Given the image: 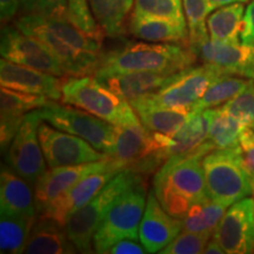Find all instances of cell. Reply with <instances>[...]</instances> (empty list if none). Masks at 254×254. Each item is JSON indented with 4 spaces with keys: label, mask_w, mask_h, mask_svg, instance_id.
Instances as JSON below:
<instances>
[{
    "label": "cell",
    "mask_w": 254,
    "mask_h": 254,
    "mask_svg": "<svg viewBox=\"0 0 254 254\" xmlns=\"http://www.w3.org/2000/svg\"><path fill=\"white\" fill-rule=\"evenodd\" d=\"M213 150L207 140L192 153L168 158L157 171L153 190L167 213L183 219L193 205L209 198L202 159Z\"/></svg>",
    "instance_id": "cell-1"
},
{
    "label": "cell",
    "mask_w": 254,
    "mask_h": 254,
    "mask_svg": "<svg viewBox=\"0 0 254 254\" xmlns=\"http://www.w3.org/2000/svg\"><path fill=\"white\" fill-rule=\"evenodd\" d=\"M196 59V56L186 45L131 43L118 50L101 53L99 67L94 77L100 80L127 72H180L193 66Z\"/></svg>",
    "instance_id": "cell-2"
},
{
    "label": "cell",
    "mask_w": 254,
    "mask_h": 254,
    "mask_svg": "<svg viewBox=\"0 0 254 254\" xmlns=\"http://www.w3.org/2000/svg\"><path fill=\"white\" fill-rule=\"evenodd\" d=\"M62 103L86 111L114 126L140 120L128 101L111 91L94 75H68L63 85Z\"/></svg>",
    "instance_id": "cell-3"
},
{
    "label": "cell",
    "mask_w": 254,
    "mask_h": 254,
    "mask_svg": "<svg viewBox=\"0 0 254 254\" xmlns=\"http://www.w3.org/2000/svg\"><path fill=\"white\" fill-rule=\"evenodd\" d=\"M141 178V174L128 168L122 170L88 204L69 215L66 220L65 230L67 232L69 240L77 247L78 252H94L92 250L93 237L111 206L120 194H123Z\"/></svg>",
    "instance_id": "cell-4"
},
{
    "label": "cell",
    "mask_w": 254,
    "mask_h": 254,
    "mask_svg": "<svg viewBox=\"0 0 254 254\" xmlns=\"http://www.w3.org/2000/svg\"><path fill=\"white\" fill-rule=\"evenodd\" d=\"M206 190L209 199L230 207L254 193L241 163L240 147L213 150L202 159Z\"/></svg>",
    "instance_id": "cell-5"
},
{
    "label": "cell",
    "mask_w": 254,
    "mask_h": 254,
    "mask_svg": "<svg viewBox=\"0 0 254 254\" xmlns=\"http://www.w3.org/2000/svg\"><path fill=\"white\" fill-rule=\"evenodd\" d=\"M146 202V189L141 178L111 206L93 237L94 252L107 253L120 240L138 239Z\"/></svg>",
    "instance_id": "cell-6"
},
{
    "label": "cell",
    "mask_w": 254,
    "mask_h": 254,
    "mask_svg": "<svg viewBox=\"0 0 254 254\" xmlns=\"http://www.w3.org/2000/svg\"><path fill=\"white\" fill-rule=\"evenodd\" d=\"M41 120L60 131L71 133L90 142L98 151L112 157L116 147L117 126L81 109L50 100L38 109Z\"/></svg>",
    "instance_id": "cell-7"
},
{
    "label": "cell",
    "mask_w": 254,
    "mask_h": 254,
    "mask_svg": "<svg viewBox=\"0 0 254 254\" xmlns=\"http://www.w3.org/2000/svg\"><path fill=\"white\" fill-rule=\"evenodd\" d=\"M222 74L225 72L212 64L204 63V65L200 66H190L178 72L166 86L146 97L161 106L190 112L209 85Z\"/></svg>",
    "instance_id": "cell-8"
},
{
    "label": "cell",
    "mask_w": 254,
    "mask_h": 254,
    "mask_svg": "<svg viewBox=\"0 0 254 254\" xmlns=\"http://www.w3.org/2000/svg\"><path fill=\"white\" fill-rule=\"evenodd\" d=\"M41 122L39 111L28 112L6 152L7 167L32 186L36 185L47 171V163L38 135Z\"/></svg>",
    "instance_id": "cell-9"
},
{
    "label": "cell",
    "mask_w": 254,
    "mask_h": 254,
    "mask_svg": "<svg viewBox=\"0 0 254 254\" xmlns=\"http://www.w3.org/2000/svg\"><path fill=\"white\" fill-rule=\"evenodd\" d=\"M15 27L27 36L37 38L51 50L65 69L66 74L72 77L94 75L99 67L100 56L75 49L53 32L43 26L34 14H23L15 20Z\"/></svg>",
    "instance_id": "cell-10"
},
{
    "label": "cell",
    "mask_w": 254,
    "mask_h": 254,
    "mask_svg": "<svg viewBox=\"0 0 254 254\" xmlns=\"http://www.w3.org/2000/svg\"><path fill=\"white\" fill-rule=\"evenodd\" d=\"M38 135L50 168L93 163L110 157L80 136L60 131L45 122L40 123Z\"/></svg>",
    "instance_id": "cell-11"
},
{
    "label": "cell",
    "mask_w": 254,
    "mask_h": 254,
    "mask_svg": "<svg viewBox=\"0 0 254 254\" xmlns=\"http://www.w3.org/2000/svg\"><path fill=\"white\" fill-rule=\"evenodd\" d=\"M1 57L57 77H68L62 64L45 44L37 38L27 36L15 26L1 28Z\"/></svg>",
    "instance_id": "cell-12"
},
{
    "label": "cell",
    "mask_w": 254,
    "mask_h": 254,
    "mask_svg": "<svg viewBox=\"0 0 254 254\" xmlns=\"http://www.w3.org/2000/svg\"><path fill=\"white\" fill-rule=\"evenodd\" d=\"M111 168H117V170L122 171V167L112 157L93 161V163L52 167L47 170L45 174L34 185V198H36L38 215L50 204H52L56 199L67 192L84 178L93 173L111 170Z\"/></svg>",
    "instance_id": "cell-13"
},
{
    "label": "cell",
    "mask_w": 254,
    "mask_h": 254,
    "mask_svg": "<svg viewBox=\"0 0 254 254\" xmlns=\"http://www.w3.org/2000/svg\"><path fill=\"white\" fill-rule=\"evenodd\" d=\"M213 237L227 254L254 252V198L240 200L228 207Z\"/></svg>",
    "instance_id": "cell-14"
},
{
    "label": "cell",
    "mask_w": 254,
    "mask_h": 254,
    "mask_svg": "<svg viewBox=\"0 0 254 254\" xmlns=\"http://www.w3.org/2000/svg\"><path fill=\"white\" fill-rule=\"evenodd\" d=\"M183 230V219L167 213L154 190H150L140 227L139 240L147 253H159Z\"/></svg>",
    "instance_id": "cell-15"
},
{
    "label": "cell",
    "mask_w": 254,
    "mask_h": 254,
    "mask_svg": "<svg viewBox=\"0 0 254 254\" xmlns=\"http://www.w3.org/2000/svg\"><path fill=\"white\" fill-rule=\"evenodd\" d=\"M66 78L19 65L5 58L0 60V84L12 90L45 95L51 100H62V90Z\"/></svg>",
    "instance_id": "cell-16"
},
{
    "label": "cell",
    "mask_w": 254,
    "mask_h": 254,
    "mask_svg": "<svg viewBox=\"0 0 254 254\" xmlns=\"http://www.w3.org/2000/svg\"><path fill=\"white\" fill-rule=\"evenodd\" d=\"M190 49L196 58L218 66L225 73L254 79V46L221 43L209 38Z\"/></svg>",
    "instance_id": "cell-17"
},
{
    "label": "cell",
    "mask_w": 254,
    "mask_h": 254,
    "mask_svg": "<svg viewBox=\"0 0 254 254\" xmlns=\"http://www.w3.org/2000/svg\"><path fill=\"white\" fill-rule=\"evenodd\" d=\"M45 95L27 93L1 86L0 90V142L1 152L8 150L25 117L50 103Z\"/></svg>",
    "instance_id": "cell-18"
},
{
    "label": "cell",
    "mask_w": 254,
    "mask_h": 254,
    "mask_svg": "<svg viewBox=\"0 0 254 254\" xmlns=\"http://www.w3.org/2000/svg\"><path fill=\"white\" fill-rule=\"evenodd\" d=\"M119 172L120 170L111 168V170L93 173L84 178L67 192L56 199L52 204L47 206L38 217L51 218L65 226L66 220L69 215L88 204L106 186V184Z\"/></svg>",
    "instance_id": "cell-19"
},
{
    "label": "cell",
    "mask_w": 254,
    "mask_h": 254,
    "mask_svg": "<svg viewBox=\"0 0 254 254\" xmlns=\"http://www.w3.org/2000/svg\"><path fill=\"white\" fill-rule=\"evenodd\" d=\"M177 73L173 71L127 72L105 77L100 81L124 100L131 101L166 86L173 80Z\"/></svg>",
    "instance_id": "cell-20"
},
{
    "label": "cell",
    "mask_w": 254,
    "mask_h": 254,
    "mask_svg": "<svg viewBox=\"0 0 254 254\" xmlns=\"http://www.w3.org/2000/svg\"><path fill=\"white\" fill-rule=\"evenodd\" d=\"M186 24L134 11L129 18L128 31L135 38L151 43H174L189 46L190 34Z\"/></svg>",
    "instance_id": "cell-21"
},
{
    "label": "cell",
    "mask_w": 254,
    "mask_h": 254,
    "mask_svg": "<svg viewBox=\"0 0 254 254\" xmlns=\"http://www.w3.org/2000/svg\"><path fill=\"white\" fill-rule=\"evenodd\" d=\"M0 214L38 218L32 185L9 167H2L0 174Z\"/></svg>",
    "instance_id": "cell-22"
},
{
    "label": "cell",
    "mask_w": 254,
    "mask_h": 254,
    "mask_svg": "<svg viewBox=\"0 0 254 254\" xmlns=\"http://www.w3.org/2000/svg\"><path fill=\"white\" fill-rule=\"evenodd\" d=\"M77 252V247L69 240L65 226L46 217H38L24 249V253L27 254H69Z\"/></svg>",
    "instance_id": "cell-23"
},
{
    "label": "cell",
    "mask_w": 254,
    "mask_h": 254,
    "mask_svg": "<svg viewBox=\"0 0 254 254\" xmlns=\"http://www.w3.org/2000/svg\"><path fill=\"white\" fill-rule=\"evenodd\" d=\"M128 103L146 128L170 138L179 131L190 116L189 111L161 106L151 101L146 95Z\"/></svg>",
    "instance_id": "cell-24"
},
{
    "label": "cell",
    "mask_w": 254,
    "mask_h": 254,
    "mask_svg": "<svg viewBox=\"0 0 254 254\" xmlns=\"http://www.w3.org/2000/svg\"><path fill=\"white\" fill-rule=\"evenodd\" d=\"M209 128V110L190 112L189 118L179 131L170 139L164 150L165 159L173 155L190 154L207 141Z\"/></svg>",
    "instance_id": "cell-25"
},
{
    "label": "cell",
    "mask_w": 254,
    "mask_h": 254,
    "mask_svg": "<svg viewBox=\"0 0 254 254\" xmlns=\"http://www.w3.org/2000/svg\"><path fill=\"white\" fill-rule=\"evenodd\" d=\"M134 0H88L92 14L106 36L125 34L126 23Z\"/></svg>",
    "instance_id": "cell-26"
},
{
    "label": "cell",
    "mask_w": 254,
    "mask_h": 254,
    "mask_svg": "<svg viewBox=\"0 0 254 254\" xmlns=\"http://www.w3.org/2000/svg\"><path fill=\"white\" fill-rule=\"evenodd\" d=\"M245 13L243 2L222 6L207 18V30L212 40L240 44L241 26Z\"/></svg>",
    "instance_id": "cell-27"
},
{
    "label": "cell",
    "mask_w": 254,
    "mask_h": 254,
    "mask_svg": "<svg viewBox=\"0 0 254 254\" xmlns=\"http://www.w3.org/2000/svg\"><path fill=\"white\" fill-rule=\"evenodd\" d=\"M245 124L221 109L209 110V128L207 140L215 150H225L239 146L240 135L246 128Z\"/></svg>",
    "instance_id": "cell-28"
},
{
    "label": "cell",
    "mask_w": 254,
    "mask_h": 254,
    "mask_svg": "<svg viewBox=\"0 0 254 254\" xmlns=\"http://www.w3.org/2000/svg\"><path fill=\"white\" fill-rule=\"evenodd\" d=\"M37 219L19 214H0V252L2 254L24 253Z\"/></svg>",
    "instance_id": "cell-29"
},
{
    "label": "cell",
    "mask_w": 254,
    "mask_h": 254,
    "mask_svg": "<svg viewBox=\"0 0 254 254\" xmlns=\"http://www.w3.org/2000/svg\"><path fill=\"white\" fill-rule=\"evenodd\" d=\"M249 81L250 79L240 75L225 73L209 85L207 91L194 105L190 112H202L205 110L217 109L220 105L226 104L228 100L240 93L249 84Z\"/></svg>",
    "instance_id": "cell-30"
},
{
    "label": "cell",
    "mask_w": 254,
    "mask_h": 254,
    "mask_svg": "<svg viewBox=\"0 0 254 254\" xmlns=\"http://www.w3.org/2000/svg\"><path fill=\"white\" fill-rule=\"evenodd\" d=\"M227 207L212 199L196 202L183 218V230L189 232H213Z\"/></svg>",
    "instance_id": "cell-31"
},
{
    "label": "cell",
    "mask_w": 254,
    "mask_h": 254,
    "mask_svg": "<svg viewBox=\"0 0 254 254\" xmlns=\"http://www.w3.org/2000/svg\"><path fill=\"white\" fill-rule=\"evenodd\" d=\"M184 13L189 26L190 47H194L209 39L207 17L215 9L209 0H183Z\"/></svg>",
    "instance_id": "cell-32"
},
{
    "label": "cell",
    "mask_w": 254,
    "mask_h": 254,
    "mask_svg": "<svg viewBox=\"0 0 254 254\" xmlns=\"http://www.w3.org/2000/svg\"><path fill=\"white\" fill-rule=\"evenodd\" d=\"M213 232H189L179 233L172 243L160 251L161 254H198L204 253Z\"/></svg>",
    "instance_id": "cell-33"
},
{
    "label": "cell",
    "mask_w": 254,
    "mask_h": 254,
    "mask_svg": "<svg viewBox=\"0 0 254 254\" xmlns=\"http://www.w3.org/2000/svg\"><path fill=\"white\" fill-rule=\"evenodd\" d=\"M221 109L246 126L252 125L254 123V79H250L246 87L222 105Z\"/></svg>",
    "instance_id": "cell-34"
},
{
    "label": "cell",
    "mask_w": 254,
    "mask_h": 254,
    "mask_svg": "<svg viewBox=\"0 0 254 254\" xmlns=\"http://www.w3.org/2000/svg\"><path fill=\"white\" fill-rule=\"evenodd\" d=\"M134 11L136 12L186 23L185 13L183 11V0H134Z\"/></svg>",
    "instance_id": "cell-35"
},
{
    "label": "cell",
    "mask_w": 254,
    "mask_h": 254,
    "mask_svg": "<svg viewBox=\"0 0 254 254\" xmlns=\"http://www.w3.org/2000/svg\"><path fill=\"white\" fill-rule=\"evenodd\" d=\"M23 14L69 17L67 0H20Z\"/></svg>",
    "instance_id": "cell-36"
},
{
    "label": "cell",
    "mask_w": 254,
    "mask_h": 254,
    "mask_svg": "<svg viewBox=\"0 0 254 254\" xmlns=\"http://www.w3.org/2000/svg\"><path fill=\"white\" fill-rule=\"evenodd\" d=\"M69 19L85 32L91 34H105L92 14L88 0H67Z\"/></svg>",
    "instance_id": "cell-37"
},
{
    "label": "cell",
    "mask_w": 254,
    "mask_h": 254,
    "mask_svg": "<svg viewBox=\"0 0 254 254\" xmlns=\"http://www.w3.org/2000/svg\"><path fill=\"white\" fill-rule=\"evenodd\" d=\"M239 147L241 163L249 174L254 190V132L250 126L246 127L241 133Z\"/></svg>",
    "instance_id": "cell-38"
},
{
    "label": "cell",
    "mask_w": 254,
    "mask_h": 254,
    "mask_svg": "<svg viewBox=\"0 0 254 254\" xmlns=\"http://www.w3.org/2000/svg\"><path fill=\"white\" fill-rule=\"evenodd\" d=\"M240 43L246 46H254V0L247 5L244 13Z\"/></svg>",
    "instance_id": "cell-39"
},
{
    "label": "cell",
    "mask_w": 254,
    "mask_h": 254,
    "mask_svg": "<svg viewBox=\"0 0 254 254\" xmlns=\"http://www.w3.org/2000/svg\"><path fill=\"white\" fill-rule=\"evenodd\" d=\"M111 254H144L146 252L142 244L136 243L134 239H123L116 243L111 249L107 251Z\"/></svg>",
    "instance_id": "cell-40"
},
{
    "label": "cell",
    "mask_w": 254,
    "mask_h": 254,
    "mask_svg": "<svg viewBox=\"0 0 254 254\" xmlns=\"http://www.w3.org/2000/svg\"><path fill=\"white\" fill-rule=\"evenodd\" d=\"M19 7H20V0H0L1 23L6 24L11 21L17 14Z\"/></svg>",
    "instance_id": "cell-41"
},
{
    "label": "cell",
    "mask_w": 254,
    "mask_h": 254,
    "mask_svg": "<svg viewBox=\"0 0 254 254\" xmlns=\"http://www.w3.org/2000/svg\"><path fill=\"white\" fill-rule=\"evenodd\" d=\"M205 254H221L225 253V251L222 250V247L220 246V244L218 243L217 239L213 237L212 239H209L208 244L206 245L205 250H204Z\"/></svg>",
    "instance_id": "cell-42"
},
{
    "label": "cell",
    "mask_w": 254,
    "mask_h": 254,
    "mask_svg": "<svg viewBox=\"0 0 254 254\" xmlns=\"http://www.w3.org/2000/svg\"><path fill=\"white\" fill-rule=\"evenodd\" d=\"M217 7H222V6H226L230 4H234V2H246L249 0H209Z\"/></svg>",
    "instance_id": "cell-43"
},
{
    "label": "cell",
    "mask_w": 254,
    "mask_h": 254,
    "mask_svg": "<svg viewBox=\"0 0 254 254\" xmlns=\"http://www.w3.org/2000/svg\"><path fill=\"white\" fill-rule=\"evenodd\" d=\"M250 127H251V128H252V129H253V132H254V123H253V124H252V125H251Z\"/></svg>",
    "instance_id": "cell-44"
}]
</instances>
